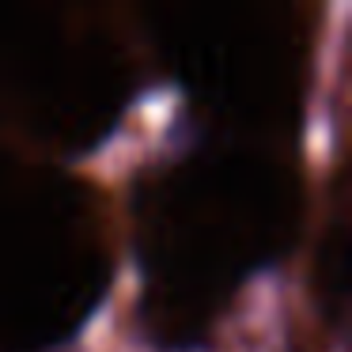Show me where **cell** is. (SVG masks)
I'll use <instances>...</instances> for the list:
<instances>
[{"label":"cell","mask_w":352,"mask_h":352,"mask_svg":"<svg viewBox=\"0 0 352 352\" xmlns=\"http://www.w3.org/2000/svg\"><path fill=\"white\" fill-rule=\"evenodd\" d=\"M72 190L0 178V349H31L69 329L95 296L99 254H84Z\"/></svg>","instance_id":"obj_1"}]
</instances>
